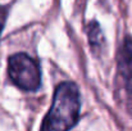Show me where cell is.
Wrapping results in <instances>:
<instances>
[{
  "label": "cell",
  "mask_w": 132,
  "mask_h": 131,
  "mask_svg": "<svg viewBox=\"0 0 132 131\" xmlns=\"http://www.w3.org/2000/svg\"><path fill=\"white\" fill-rule=\"evenodd\" d=\"M80 108L81 102L77 85L71 81L59 84L40 131H69L78 121Z\"/></svg>",
  "instance_id": "1"
},
{
  "label": "cell",
  "mask_w": 132,
  "mask_h": 131,
  "mask_svg": "<svg viewBox=\"0 0 132 131\" xmlns=\"http://www.w3.org/2000/svg\"><path fill=\"white\" fill-rule=\"evenodd\" d=\"M8 76L23 91H36L41 84L40 67L26 53H17L8 59Z\"/></svg>",
  "instance_id": "2"
},
{
  "label": "cell",
  "mask_w": 132,
  "mask_h": 131,
  "mask_svg": "<svg viewBox=\"0 0 132 131\" xmlns=\"http://www.w3.org/2000/svg\"><path fill=\"white\" fill-rule=\"evenodd\" d=\"M118 75L128 109L132 112V37L126 36L118 53Z\"/></svg>",
  "instance_id": "3"
},
{
  "label": "cell",
  "mask_w": 132,
  "mask_h": 131,
  "mask_svg": "<svg viewBox=\"0 0 132 131\" xmlns=\"http://www.w3.org/2000/svg\"><path fill=\"white\" fill-rule=\"evenodd\" d=\"M87 35H88V44L90 46L96 51L100 50L104 45V36L101 32V28L96 21L90 22L87 26Z\"/></svg>",
  "instance_id": "4"
},
{
  "label": "cell",
  "mask_w": 132,
  "mask_h": 131,
  "mask_svg": "<svg viewBox=\"0 0 132 131\" xmlns=\"http://www.w3.org/2000/svg\"><path fill=\"white\" fill-rule=\"evenodd\" d=\"M6 17H8V8L4 6V5H0V36H1V32H3Z\"/></svg>",
  "instance_id": "5"
}]
</instances>
